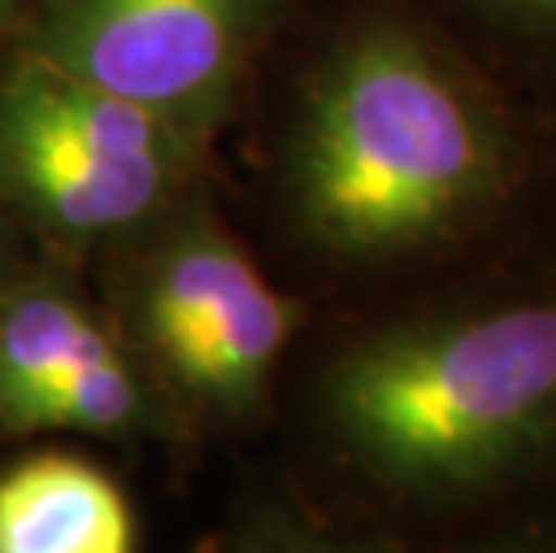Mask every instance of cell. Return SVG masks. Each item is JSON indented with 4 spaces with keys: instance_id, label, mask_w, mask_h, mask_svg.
<instances>
[{
    "instance_id": "5b68a950",
    "label": "cell",
    "mask_w": 556,
    "mask_h": 553,
    "mask_svg": "<svg viewBox=\"0 0 556 553\" xmlns=\"http://www.w3.org/2000/svg\"><path fill=\"white\" fill-rule=\"evenodd\" d=\"M283 0H33L22 54L155 115L201 148Z\"/></svg>"
},
{
    "instance_id": "8fae6325",
    "label": "cell",
    "mask_w": 556,
    "mask_h": 553,
    "mask_svg": "<svg viewBox=\"0 0 556 553\" xmlns=\"http://www.w3.org/2000/svg\"><path fill=\"white\" fill-rule=\"evenodd\" d=\"M11 280H15V269H11V259H8V241H4V230H0V299L8 296Z\"/></svg>"
},
{
    "instance_id": "9c48e42d",
    "label": "cell",
    "mask_w": 556,
    "mask_h": 553,
    "mask_svg": "<svg viewBox=\"0 0 556 553\" xmlns=\"http://www.w3.org/2000/svg\"><path fill=\"white\" fill-rule=\"evenodd\" d=\"M470 4L514 29L542 33V37L556 33V0H470Z\"/></svg>"
},
{
    "instance_id": "30bf717a",
    "label": "cell",
    "mask_w": 556,
    "mask_h": 553,
    "mask_svg": "<svg viewBox=\"0 0 556 553\" xmlns=\"http://www.w3.org/2000/svg\"><path fill=\"white\" fill-rule=\"evenodd\" d=\"M227 553H330V550L305 536L283 532V528H255V532L241 536L238 543H230Z\"/></svg>"
},
{
    "instance_id": "7c38bea8",
    "label": "cell",
    "mask_w": 556,
    "mask_h": 553,
    "mask_svg": "<svg viewBox=\"0 0 556 553\" xmlns=\"http://www.w3.org/2000/svg\"><path fill=\"white\" fill-rule=\"evenodd\" d=\"M18 8H22V0H0V37H4L11 22L18 18Z\"/></svg>"
},
{
    "instance_id": "277c9868",
    "label": "cell",
    "mask_w": 556,
    "mask_h": 553,
    "mask_svg": "<svg viewBox=\"0 0 556 553\" xmlns=\"http://www.w3.org/2000/svg\"><path fill=\"white\" fill-rule=\"evenodd\" d=\"M155 230L134 280L148 378L169 406L216 420L252 417L299 327V305L208 209L165 213Z\"/></svg>"
},
{
    "instance_id": "8992f818",
    "label": "cell",
    "mask_w": 556,
    "mask_h": 553,
    "mask_svg": "<svg viewBox=\"0 0 556 553\" xmlns=\"http://www.w3.org/2000/svg\"><path fill=\"white\" fill-rule=\"evenodd\" d=\"M0 553H137V517L87 456L29 453L0 470Z\"/></svg>"
},
{
    "instance_id": "3957f363",
    "label": "cell",
    "mask_w": 556,
    "mask_h": 553,
    "mask_svg": "<svg viewBox=\"0 0 556 553\" xmlns=\"http://www.w3.org/2000/svg\"><path fill=\"white\" fill-rule=\"evenodd\" d=\"M198 151L144 109L29 54L0 73V209L62 249L151 230Z\"/></svg>"
},
{
    "instance_id": "6da1fadb",
    "label": "cell",
    "mask_w": 556,
    "mask_h": 553,
    "mask_svg": "<svg viewBox=\"0 0 556 553\" xmlns=\"http://www.w3.org/2000/svg\"><path fill=\"white\" fill-rule=\"evenodd\" d=\"M510 173L506 129L484 93L402 22L341 40L302 93L288 184L327 252L377 259L470 223Z\"/></svg>"
},
{
    "instance_id": "ba28073f",
    "label": "cell",
    "mask_w": 556,
    "mask_h": 553,
    "mask_svg": "<svg viewBox=\"0 0 556 553\" xmlns=\"http://www.w3.org/2000/svg\"><path fill=\"white\" fill-rule=\"evenodd\" d=\"M123 345L109 324L54 277H15L0 299V410Z\"/></svg>"
},
{
    "instance_id": "7a4b0ae2",
    "label": "cell",
    "mask_w": 556,
    "mask_h": 553,
    "mask_svg": "<svg viewBox=\"0 0 556 553\" xmlns=\"http://www.w3.org/2000/svg\"><path fill=\"white\" fill-rule=\"evenodd\" d=\"M324 406L341 445L388 486L492 478L556 425V302L366 335L330 363Z\"/></svg>"
},
{
    "instance_id": "52a82bcc",
    "label": "cell",
    "mask_w": 556,
    "mask_h": 553,
    "mask_svg": "<svg viewBox=\"0 0 556 553\" xmlns=\"http://www.w3.org/2000/svg\"><path fill=\"white\" fill-rule=\"evenodd\" d=\"M173 406L126 345L79 363L51 385L0 410V431H73L90 439H148L165 435Z\"/></svg>"
}]
</instances>
